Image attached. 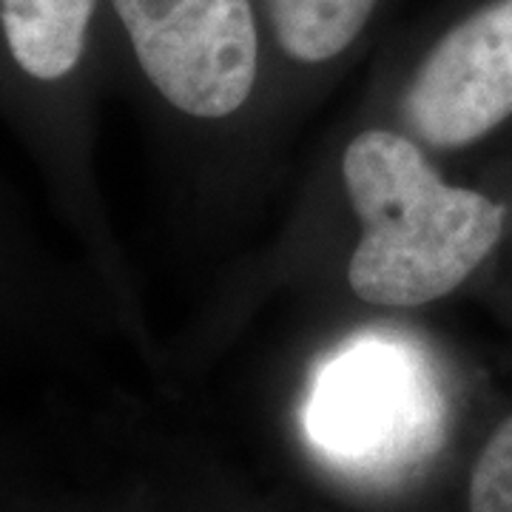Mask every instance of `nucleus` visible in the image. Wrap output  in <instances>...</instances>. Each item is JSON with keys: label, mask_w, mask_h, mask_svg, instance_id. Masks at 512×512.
<instances>
[{"label": "nucleus", "mask_w": 512, "mask_h": 512, "mask_svg": "<svg viewBox=\"0 0 512 512\" xmlns=\"http://www.w3.org/2000/svg\"><path fill=\"white\" fill-rule=\"evenodd\" d=\"M342 174L362 239L348 265L353 293L384 308L436 302L490 256L507 208L447 185L421 148L396 131L370 128L350 140Z\"/></svg>", "instance_id": "nucleus-1"}, {"label": "nucleus", "mask_w": 512, "mask_h": 512, "mask_svg": "<svg viewBox=\"0 0 512 512\" xmlns=\"http://www.w3.org/2000/svg\"><path fill=\"white\" fill-rule=\"evenodd\" d=\"M305 427L325 456L356 470L407 461L436 430L433 379L410 345L362 336L319 370Z\"/></svg>", "instance_id": "nucleus-2"}, {"label": "nucleus", "mask_w": 512, "mask_h": 512, "mask_svg": "<svg viewBox=\"0 0 512 512\" xmlns=\"http://www.w3.org/2000/svg\"><path fill=\"white\" fill-rule=\"evenodd\" d=\"M154 89L191 117H228L256 80L248 0H111Z\"/></svg>", "instance_id": "nucleus-3"}, {"label": "nucleus", "mask_w": 512, "mask_h": 512, "mask_svg": "<svg viewBox=\"0 0 512 512\" xmlns=\"http://www.w3.org/2000/svg\"><path fill=\"white\" fill-rule=\"evenodd\" d=\"M404 117L433 148H461L512 117V0H487L424 57Z\"/></svg>", "instance_id": "nucleus-4"}, {"label": "nucleus", "mask_w": 512, "mask_h": 512, "mask_svg": "<svg viewBox=\"0 0 512 512\" xmlns=\"http://www.w3.org/2000/svg\"><path fill=\"white\" fill-rule=\"evenodd\" d=\"M97 0H0V23L18 66L37 80L72 72Z\"/></svg>", "instance_id": "nucleus-5"}, {"label": "nucleus", "mask_w": 512, "mask_h": 512, "mask_svg": "<svg viewBox=\"0 0 512 512\" xmlns=\"http://www.w3.org/2000/svg\"><path fill=\"white\" fill-rule=\"evenodd\" d=\"M376 0H268V12L282 49L302 63H322L365 29Z\"/></svg>", "instance_id": "nucleus-6"}, {"label": "nucleus", "mask_w": 512, "mask_h": 512, "mask_svg": "<svg viewBox=\"0 0 512 512\" xmlns=\"http://www.w3.org/2000/svg\"><path fill=\"white\" fill-rule=\"evenodd\" d=\"M470 512H512V416L495 427L473 467Z\"/></svg>", "instance_id": "nucleus-7"}]
</instances>
